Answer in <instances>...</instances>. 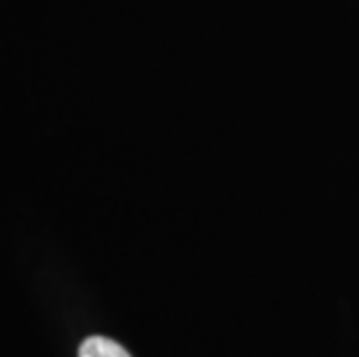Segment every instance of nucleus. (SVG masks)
I'll use <instances>...</instances> for the list:
<instances>
[{
	"instance_id": "nucleus-1",
	"label": "nucleus",
	"mask_w": 359,
	"mask_h": 357,
	"mask_svg": "<svg viewBox=\"0 0 359 357\" xmlns=\"http://www.w3.org/2000/svg\"><path fill=\"white\" fill-rule=\"evenodd\" d=\"M79 357H133L118 341H114L102 334L83 339L79 346Z\"/></svg>"
}]
</instances>
